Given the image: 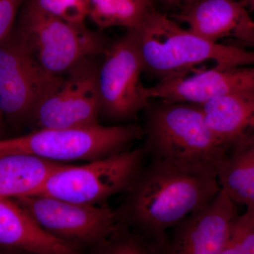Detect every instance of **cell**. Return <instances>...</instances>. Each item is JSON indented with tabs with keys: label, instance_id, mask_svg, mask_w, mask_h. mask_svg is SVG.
<instances>
[{
	"label": "cell",
	"instance_id": "3",
	"mask_svg": "<svg viewBox=\"0 0 254 254\" xmlns=\"http://www.w3.org/2000/svg\"><path fill=\"white\" fill-rule=\"evenodd\" d=\"M133 31L144 72L158 82L185 76L206 62L222 68L254 65V50L209 41L157 10Z\"/></svg>",
	"mask_w": 254,
	"mask_h": 254
},
{
	"label": "cell",
	"instance_id": "19",
	"mask_svg": "<svg viewBox=\"0 0 254 254\" xmlns=\"http://www.w3.org/2000/svg\"><path fill=\"white\" fill-rule=\"evenodd\" d=\"M93 252L104 254H162L155 244L123 223Z\"/></svg>",
	"mask_w": 254,
	"mask_h": 254
},
{
	"label": "cell",
	"instance_id": "23",
	"mask_svg": "<svg viewBox=\"0 0 254 254\" xmlns=\"http://www.w3.org/2000/svg\"><path fill=\"white\" fill-rule=\"evenodd\" d=\"M7 129V125L5 121L4 115L0 110V138H6L5 134Z\"/></svg>",
	"mask_w": 254,
	"mask_h": 254
},
{
	"label": "cell",
	"instance_id": "25",
	"mask_svg": "<svg viewBox=\"0 0 254 254\" xmlns=\"http://www.w3.org/2000/svg\"><path fill=\"white\" fill-rule=\"evenodd\" d=\"M237 1L243 4L250 12L254 11V0H237Z\"/></svg>",
	"mask_w": 254,
	"mask_h": 254
},
{
	"label": "cell",
	"instance_id": "22",
	"mask_svg": "<svg viewBox=\"0 0 254 254\" xmlns=\"http://www.w3.org/2000/svg\"><path fill=\"white\" fill-rule=\"evenodd\" d=\"M230 44L241 47L245 48H254V26L250 36L247 37L244 41L237 42V43H230Z\"/></svg>",
	"mask_w": 254,
	"mask_h": 254
},
{
	"label": "cell",
	"instance_id": "11",
	"mask_svg": "<svg viewBox=\"0 0 254 254\" xmlns=\"http://www.w3.org/2000/svg\"><path fill=\"white\" fill-rule=\"evenodd\" d=\"M237 205L220 189L173 228L166 254H222L232 222L239 215Z\"/></svg>",
	"mask_w": 254,
	"mask_h": 254
},
{
	"label": "cell",
	"instance_id": "15",
	"mask_svg": "<svg viewBox=\"0 0 254 254\" xmlns=\"http://www.w3.org/2000/svg\"><path fill=\"white\" fill-rule=\"evenodd\" d=\"M199 105L209 127L230 152L254 141V92L225 95Z\"/></svg>",
	"mask_w": 254,
	"mask_h": 254
},
{
	"label": "cell",
	"instance_id": "14",
	"mask_svg": "<svg viewBox=\"0 0 254 254\" xmlns=\"http://www.w3.org/2000/svg\"><path fill=\"white\" fill-rule=\"evenodd\" d=\"M0 250L33 254L79 253L43 230L16 200L3 197H0Z\"/></svg>",
	"mask_w": 254,
	"mask_h": 254
},
{
	"label": "cell",
	"instance_id": "6",
	"mask_svg": "<svg viewBox=\"0 0 254 254\" xmlns=\"http://www.w3.org/2000/svg\"><path fill=\"white\" fill-rule=\"evenodd\" d=\"M143 148L124 150L86 165H64L33 195H46L80 204L97 205L127 192L143 168Z\"/></svg>",
	"mask_w": 254,
	"mask_h": 254
},
{
	"label": "cell",
	"instance_id": "24",
	"mask_svg": "<svg viewBox=\"0 0 254 254\" xmlns=\"http://www.w3.org/2000/svg\"><path fill=\"white\" fill-rule=\"evenodd\" d=\"M162 1L164 4L168 6H180V5L183 6L190 0H162Z\"/></svg>",
	"mask_w": 254,
	"mask_h": 254
},
{
	"label": "cell",
	"instance_id": "4",
	"mask_svg": "<svg viewBox=\"0 0 254 254\" xmlns=\"http://www.w3.org/2000/svg\"><path fill=\"white\" fill-rule=\"evenodd\" d=\"M14 30L18 39L45 71L63 76L83 60L101 56L112 40L84 23H71L26 0Z\"/></svg>",
	"mask_w": 254,
	"mask_h": 254
},
{
	"label": "cell",
	"instance_id": "13",
	"mask_svg": "<svg viewBox=\"0 0 254 254\" xmlns=\"http://www.w3.org/2000/svg\"><path fill=\"white\" fill-rule=\"evenodd\" d=\"M172 18L213 43L223 39L232 40L227 43L244 41L254 26L250 11L237 0H190Z\"/></svg>",
	"mask_w": 254,
	"mask_h": 254
},
{
	"label": "cell",
	"instance_id": "8",
	"mask_svg": "<svg viewBox=\"0 0 254 254\" xmlns=\"http://www.w3.org/2000/svg\"><path fill=\"white\" fill-rule=\"evenodd\" d=\"M143 72L136 35L128 30L112 41L102 57L98 74L100 117L119 124L137 120L150 102L141 81Z\"/></svg>",
	"mask_w": 254,
	"mask_h": 254
},
{
	"label": "cell",
	"instance_id": "18",
	"mask_svg": "<svg viewBox=\"0 0 254 254\" xmlns=\"http://www.w3.org/2000/svg\"><path fill=\"white\" fill-rule=\"evenodd\" d=\"M155 10L152 0H89L88 17L100 30L115 26L134 30Z\"/></svg>",
	"mask_w": 254,
	"mask_h": 254
},
{
	"label": "cell",
	"instance_id": "5",
	"mask_svg": "<svg viewBox=\"0 0 254 254\" xmlns=\"http://www.w3.org/2000/svg\"><path fill=\"white\" fill-rule=\"evenodd\" d=\"M142 138L143 127L136 123L39 128L23 136L0 138V155H30L58 163L93 161L126 150L130 144Z\"/></svg>",
	"mask_w": 254,
	"mask_h": 254
},
{
	"label": "cell",
	"instance_id": "1",
	"mask_svg": "<svg viewBox=\"0 0 254 254\" xmlns=\"http://www.w3.org/2000/svg\"><path fill=\"white\" fill-rule=\"evenodd\" d=\"M217 177L200 176L150 161L117 210L122 223L155 244L166 254L173 229L220 190Z\"/></svg>",
	"mask_w": 254,
	"mask_h": 254
},
{
	"label": "cell",
	"instance_id": "20",
	"mask_svg": "<svg viewBox=\"0 0 254 254\" xmlns=\"http://www.w3.org/2000/svg\"><path fill=\"white\" fill-rule=\"evenodd\" d=\"M246 208L232 222L222 254H254V206Z\"/></svg>",
	"mask_w": 254,
	"mask_h": 254
},
{
	"label": "cell",
	"instance_id": "17",
	"mask_svg": "<svg viewBox=\"0 0 254 254\" xmlns=\"http://www.w3.org/2000/svg\"><path fill=\"white\" fill-rule=\"evenodd\" d=\"M217 178L220 188L237 205L254 206V141L230 151Z\"/></svg>",
	"mask_w": 254,
	"mask_h": 254
},
{
	"label": "cell",
	"instance_id": "2",
	"mask_svg": "<svg viewBox=\"0 0 254 254\" xmlns=\"http://www.w3.org/2000/svg\"><path fill=\"white\" fill-rule=\"evenodd\" d=\"M145 155L200 176L217 177L230 150L205 120L199 105L150 101L144 110Z\"/></svg>",
	"mask_w": 254,
	"mask_h": 254
},
{
	"label": "cell",
	"instance_id": "7",
	"mask_svg": "<svg viewBox=\"0 0 254 254\" xmlns=\"http://www.w3.org/2000/svg\"><path fill=\"white\" fill-rule=\"evenodd\" d=\"M45 71L18 39L14 28L0 41V110L7 127L33 123L40 103L62 81Z\"/></svg>",
	"mask_w": 254,
	"mask_h": 254
},
{
	"label": "cell",
	"instance_id": "9",
	"mask_svg": "<svg viewBox=\"0 0 254 254\" xmlns=\"http://www.w3.org/2000/svg\"><path fill=\"white\" fill-rule=\"evenodd\" d=\"M52 236L78 251L93 252L120 227L117 210L80 204L46 195L13 198Z\"/></svg>",
	"mask_w": 254,
	"mask_h": 254
},
{
	"label": "cell",
	"instance_id": "21",
	"mask_svg": "<svg viewBox=\"0 0 254 254\" xmlns=\"http://www.w3.org/2000/svg\"><path fill=\"white\" fill-rule=\"evenodd\" d=\"M40 9L71 23H84L89 0H28Z\"/></svg>",
	"mask_w": 254,
	"mask_h": 254
},
{
	"label": "cell",
	"instance_id": "16",
	"mask_svg": "<svg viewBox=\"0 0 254 254\" xmlns=\"http://www.w3.org/2000/svg\"><path fill=\"white\" fill-rule=\"evenodd\" d=\"M64 164L33 155H0V197L33 195Z\"/></svg>",
	"mask_w": 254,
	"mask_h": 254
},
{
	"label": "cell",
	"instance_id": "12",
	"mask_svg": "<svg viewBox=\"0 0 254 254\" xmlns=\"http://www.w3.org/2000/svg\"><path fill=\"white\" fill-rule=\"evenodd\" d=\"M254 92V65L197 71L145 87L146 96L166 103L200 105L235 93Z\"/></svg>",
	"mask_w": 254,
	"mask_h": 254
},
{
	"label": "cell",
	"instance_id": "10",
	"mask_svg": "<svg viewBox=\"0 0 254 254\" xmlns=\"http://www.w3.org/2000/svg\"><path fill=\"white\" fill-rule=\"evenodd\" d=\"M102 57L84 60L63 74L58 87L38 105L32 125L37 128H69L98 124Z\"/></svg>",
	"mask_w": 254,
	"mask_h": 254
}]
</instances>
